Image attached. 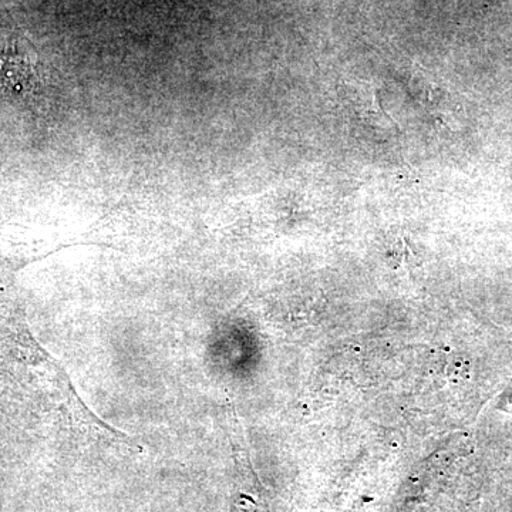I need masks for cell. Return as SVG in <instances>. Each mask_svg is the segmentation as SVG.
I'll return each mask as SVG.
<instances>
[{
  "label": "cell",
  "instance_id": "6da1fadb",
  "mask_svg": "<svg viewBox=\"0 0 512 512\" xmlns=\"http://www.w3.org/2000/svg\"><path fill=\"white\" fill-rule=\"evenodd\" d=\"M346 100H348L349 110L366 124L379 130L397 127L396 121L383 110L376 90L367 86L366 83L350 84L349 89L346 90Z\"/></svg>",
  "mask_w": 512,
  "mask_h": 512
}]
</instances>
